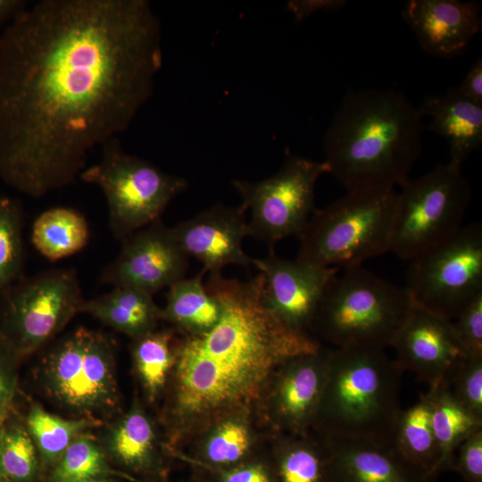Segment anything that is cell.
Returning a JSON list of instances; mask_svg holds the SVG:
<instances>
[{
    "mask_svg": "<svg viewBox=\"0 0 482 482\" xmlns=\"http://www.w3.org/2000/svg\"><path fill=\"white\" fill-rule=\"evenodd\" d=\"M428 129L441 136L449 147V163L461 167L482 145V105L461 96L456 87L427 96L418 106Z\"/></svg>",
    "mask_w": 482,
    "mask_h": 482,
    "instance_id": "d6986e66",
    "label": "cell"
},
{
    "mask_svg": "<svg viewBox=\"0 0 482 482\" xmlns=\"http://www.w3.org/2000/svg\"><path fill=\"white\" fill-rule=\"evenodd\" d=\"M412 306L399 287L357 265L330 279L312 320L335 348L391 346Z\"/></svg>",
    "mask_w": 482,
    "mask_h": 482,
    "instance_id": "5b68a950",
    "label": "cell"
},
{
    "mask_svg": "<svg viewBox=\"0 0 482 482\" xmlns=\"http://www.w3.org/2000/svg\"><path fill=\"white\" fill-rule=\"evenodd\" d=\"M11 408L12 407L0 409V428H2L4 425L6 420L10 416Z\"/></svg>",
    "mask_w": 482,
    "mask_h": 482,
    "instance_id": "b9f144b4",
    "label": "cell"
},
{
    "mask_svg": "<svg viewBox=\"0 0 482 482\" xmlns=\"http://www.w3.org/2000/svg\"><path fill=\"white\" fill-rule=\"evenodd\" d=\"M245 207L218 204L170 228L172 235L189 257L200 261L209 273H219L229 264L253 266L242 247L248 237Z\"/></svg>",
    "mask_w": 482,
    "mask_h": 482,
    "instance_id": "2e32d148",
    "label": "cell"
},
{
    "mask_svg": "<svg viewBox=\"0 0 482 482\" xmlns=\"http://www.w3.org/2000/svg\"><path fill=\"white\" fill-rule=\"evenodd\" d=\"M396 192L390 248L411 261L455 234L463 225L471 188L461 167L438 164Z\"/></svg>",
    "mask_w": 482,
    "mask_h": 482,
    "instance_id": "9c48e42d",
    "label": "cell"
},
{
    "mask_svg": "<svg viewBox=\"0 0 482 482\" xmlns=\"http://www.w3.org/2000/svg\"><path fill=\"white\" fill-rule=\"evenodd\" d=\"M453 470L457 471L464 482H482V428L459 445Z\"/></svg>",
    "mask_w": 482,
    "mask_h": 482,
    "instance_id": "d590c367",
    "label": "cell"
},
{
    "mask_svg": "<svg viewBox=\"0 0 482 482\" xmlns=\"http://www.w3.org/2000/svg\"><path fill=\"white\" fill-rule=\"evenodd\" d=\"M431 423L438 447V461L435 478L453 470L459 445L472 433L482 428L477 419L452 394L446 381L429 386Z\"/></svg>",
    "mask_w": 482,
    "mask_h": 482,
    "instance_id": "7402d4cb",
    "label": "cell"
},
{
    "mask_svg": "<svg viewBox=\"0 0 482 482\" xmlns=\"http://www.w3.org/2000/svg\"><path fill=\"white\" fill-rule=\"evenodd\" d=\"M325 173H328L325 162L287 154L272 176L255 182L233 180L242 204L251 214L248 237L270 248L285 237H299L315 210L316 183Z\"/></svg>",
    "mask_w": 482,
    "mask_h": 482,
    "instance_id": "7c38bea8",
    "label": "cell"
},
{
    "mask_svg": "<svg viewBox=\"0 0 482 482\" xmlns=\"http://www.w3.org/2000/svg\"><path fill=\"white\" fill-rule=\"evenodd\" d=\"M154 437L150 420L134 408L111 425L102 443L118 462L133 470H146L154 462Z\"/></svg>",
    "mask_w": 482,
    "mask_h": 482,
    "instance_id": "484cf974",
    "label": "cell"
},
{
    "mask_svg": "<svg viewBox=\"0 0 482 482\" xmlns=\"http://www.w3.org/2000/svg\"><path fill=\"white\" fill-rule=\"evenodd\" d=\"M402 17L420 46L438 58L462 54L482 29L480 6L458 0H409Z\"/></svg>",
    "mask_w": 482,
    "mask_h": 482,
    "instance_id": "e0dca14e",
    "label": "cell"
},
{
    "mask_svg": "<svg viewBox=\"0 0 482 482\" xmlns=\"http://www.w3.org/2000/svg\"><path fill=\"white\" fill-rule=\"evenodd\" d=\"M5 480H6V478H4V477H2V476L0 475V482H6Z\"/></svg>",
    "mask_w": 482,
    "mask_h": 482,
    "instance_id": "f6af8a7d",
    "label": "cell"
},
{
    "mask_svg": "<svg viewBox=\"0 0 482 482\" xmlns=\"http://www.w3.org/2000/svg\"><path fill=\"white\" fill-rule=\"evenodd\" d=\"M80 312L137 338L153 331L160 319L161 309L150 294L131 287H114L111 292L85 300Z\"/></svg>",
    "mask_w": 482,
    "mask_h": 482,
    "instance_id": "44dd1931",
    "label": "cell"
},
{
    "mask_svg": "<svg viewBox=\"0 0 482 482\" xmlns=\"http://www.w3.org/2000/svg\"><path fill=\"white\" fill-rule=\"evenodd\" d=\"M170 342V332L151 331L137 337L133 345L136 368L151 397L164 386L169 370L175 362Z\"/></svg>",
    "mask_w": 482,
    "mask_h": 482,
    "instance_id": "f1b7e54d",
    "label": "cell"
},
{
    "mask_svg": "<svg viewBox=\"0 0 482 482\" xmlns=\"http://www.w3.org/2000/svg\"><path fill=\"white\" fill-rule=\"evenodd\" d=\"M263 276V295L268 306L286 323L307 332L320 300L330 279L339 271L297 259L278 256L270 248L266 257L253 259Z\"/></svg>",
    "mask_w": 482,
    "mask_h": 482,
    "instance_id": "9a60e30c",
    "label": "cell"
},
{
    "mask_svg": "<svg viewBox=\"0 0 482 482\" xmlns=\"http://www.w3.org/2000/svg\"><path fill=\"white\" fill-rule=\"evenodd\" d=\"M203 269L193 278H183L168 287L166 305L160 318L190 331L203 333L212 328L220 315V304L203 282Z\"/></svg>",
    "mask_w": 482,
    "mask_h": 482,
    "instance_id": "d4e9b609",
    "label": "cell"
},
{
    "mask_svg": "<svg viewBox=\"0 0 482 482\" xmlns=\"http://www.w3.org/2000/svg\"><path fill=\"white\" fill-rule=\"evenodd\" d=\"M110 473L105 453L95 438L79 436L67 448L55 466L54 482L106 478Z\"/></svg>",
    "mask_w": 482,
    "mask_h": 482,
    "instance_id": "1f68e13d",
    "label": "cell"
},
{
    "mask_svg": "<svg viewBox=\"0 0 482 482\" xmlns=\"http://www.w3.org/2000/svg\"><path fill=\"white\" fill-rule=\"evenodd\" d=\"M71 482H110L106 478H86L80 480H75Z\"/></svg>",
    "mask_w": 482,
    "mask_h": 482,
    "instance_id": "7bdbcfd3",
    "label": "cell"
},
{
    "mask_svg": "<svg viewBox=\"0 0 482 482\" xmlns=\"http://www.w3.org/2000/svg\"><path fill=\"white\" fill-rule=\"evenodd\" d=\"M29 5L25 0H0V29H5Z\"/></svg>",
    "mask_w": 482,
    "mask_h": 482,
    "instance_id": "60d3db41",
    "label": "cell"
},
{
    "mask_svg": "<svg viewBox=\"0 0 482 482\" xmlns=\"http://www.w3.org/2000/svg\"><path fill=\"white\" fill-rule=\"evenodd\" d=\"M205 287L219 301L220 315L175 352L176 406L184 417L249 403L285 363L321 347L268 306L261 272L245 281L210 273Z\"/></svg>",
    "mask_w": 482,
    "mask_h": 482,
    "instance_id": "7a4b0ae2",
    "label": "cell"
},
{
    "mask_svg": "<svg viewBox=\"0 0 482 482\" xmlns=\"http://www.w3.org/2000/svg\"><path fill=\"white\" fill-rule=\"evenodd\" d=\"M187 268L188 256L160 219L124 239L119 254L103 270L100 278L104 284L154 295L185 278Z\"/></svg>",
    "mask_w": 482,
    "mask_h": 482,
    "instance_id": "4fadbf2b",
    "label": "cell"
},
{
    "mask_svg": "<svg viewBox=\"0 0 482 482\" xmlns=\"http://www.w3.org/2000/svg\"><path fill=\"white\" fill-rule=\"evenodd\" d=\"M467 356H482V295L470 302L453 320Z\"/></svg>",
    "mask_w": 482,
    "mask_h": 482,
    "instance_id": "e575fe53",
    "label": "cell"
},
{
    "mask_svg": "<svg viewBox=\"0 0 482 482\" xmlns=\"http://www.w3.org/2000/svg\"><path fill=\"white\" fill-rule=\"evenodd\" d=\"M328 482H433L404 460L392 445L345 437H326Z\"/></svg>",
    "mask_w": 482,
    "mask_h": 482,
    "instance_id": "ac0fdd59",
    "label": "cell"
},
{
    "mask_svg": "<svg viewBox=\"0 0 482 482\" xmlns=\"http://www.w3.org/2000/svg\"><path fill=\"white\" fill-rule=\"evenodd\" d=\"M89 236L88 223L80 212L56 206L36 218L30 240L38 253L55 262L80 252L87 245Z\"/></svg>",
    "mask_w": 482,
    "mask_h": 482,
    "instance_id": "603a6c76",
    "label": "cell"
},
{
    "mask_svg": "<svg viewBox=\"0 0 482 482\" xmlns=\"http://www.w3.org/2000/svg\"><path fill=\"white\" fill-rule=\"evenodd\" d=\"M391 445L404 460L435 478L439 453L427 394L401 411Z\"/></svg>",
    "mask_w": 482,
    "mask_h": 482,
    "instance_id": "cb8c5ba5",
    "label": "cell"
},
{
    "mask_svg": "<svg viewBox=\"0 0 482 482\" xmlns=\"http://www.w3.org/2000/svg\"><path fill=\"white\" fill-rule=\"evenodd\" d=\"M162 65L147 0H41L0 36V179L33 198L73 183L125 131Z\"/></svg>",
    "mask_w": 482,
    "mask_h": 482,
    "instance_id": "6da1fadb",
    "label": "cell"
},
{
    "mask_svg": "<svg viewBox=\"0 0 482 482\" xmlns=\"http://www.w3.org/2000/svg\"><path fill=\"white\" fill-rule=\"evenodd\" d=\"M37 448L25 426L11 414L4 425L0 475L12 482H29L37 471Z\"/></svg>",
    "mask_w": 482,
    "mask_h": 482,
    "instance_id": "4dcf8cb0",
    "label": "cell"
},
{
    "mask_svg": "<svg viewBox=\"0 0 482 482\" xmlns=\"http://www.w3.org/2000/svg\"><path fill=\"white\" fill-rule=\"evenodd\" d=\"M219 478V482H277L276 472L257 462L233 466Z\"/></svg>",
    "mask_w": 482,
    "mask_h": 482,
    "instance_id": "74e56055",
    "label": "cell"
},
{
    "mask_svg": "<svg viewBox=\"0 0 482 482\" xmlns=\"http://www.w3.org/2000/svg\"><path fill=\"white\" fill-rule=\"evenodd\" d=\"M114 339L79 327L54 343L40 364L47 395L76 418L98 420L118 405Z\"/></svg>",
    "mask_w": 482,
    "mask_h": 482,
    "instance_id": "52a82bcc",
    "label": "cell"
},
{
    "mask_svg": "<svg viewBox=\"0 0 482 482\" xmlns=\"http://www.w3.org/2000/svg\"><path fill=\"white\" fill-rule=\"evenodd\" d=\"M328 365L329 351H323L321 347L283 365L276 401L279 415L288 426L301 429L316 418Z\"/></svg>",
    "mask_w": 482,
    "mask_h": 482,
    "instance_id": "ffe728a7",
    "label": "cell"
},
{
    "mask_svg": "<svg viewBox=\"0 0 482 482\" xmlns=\"http://www.w3.org/2000/svg\"><path fill=\"white\" fill-rule=\"evenodd\" d=\"M329 453L326 437L321 445L291 444L279 453L277 482H328Z\"/></svg>",
    "mask_w": 482,
    "mask_h": 482,
    "instance_id": "f546056e",
    "label": "cell"
},
{
    "mask_svg": "<svg viewBox=\"0 0 482 482\" xmlns=\"http://www.w3.org/2000/svg\"><path fill=\"white\" fill-rule=\"evenodd\" d=\"M20 361L12 346L0 337V409L12 406L17 388Z\"/></svg>",
    "mask_w": 482,
    "mask_h": 482,
    "instance_id": "8d00e7d4",
    "label": "cell"
},
{
    "mask_svg": "<svg viewBox=\"0 0 482 482\" xmlns=\"http://www.w3.org/2000/svg\"><path fill=\"white\" fill-rule=\"evenodd\" d=\"M3 434H4V426L0 428V453H1V447H2Z\"/></svg>",
    "mask_w": 482,
    "mask_h": 482,
    "instance_id": "ee69618b",
    "label": "cell"
},
{
    "mask_svg": "<svg viewBox=\"0 0 482 482\" xmlns=\"http://www.w3.org/2000/svg\"><path fill=\"white\" fill-rule=\"evenodd\" d=\"M250 446L248 431L242 424H222L206 445L205 459L213 466L227 467L243 460Z\"/></svg>",
    "mask_w": 482,
    "mask_h": 482,
    "instance_id": "d6a6232c",
    "label": "cell"
},
{
    "mask_svg": "<svg viewBox=\"0 0 482 482\" xmlns=\"http://www.w3.org/2000/svg\"><path fill=\"white\" fill-rule=\"evenodd\" d=\"M424 129L418 106L400 91H348L323 138L328 173L346 192L402 187L421 154Z\"/></svg>",
    "mask_w": 482,
    "mask_h": 482,
    "instance_id": "3957f363",
    "label": "cell"
},
{
    "mask_svg": "<svg viewBox=\"0 0 482 482\" xmlns=\"http://www.w3.org/2000/svg\"><path fill=\"white\" fill-rule=\"evenodd\" d=\"M445 381L453 396L482 421V356H467Z\"/></svg>",
    "mask_w": 482,
    "mask_h": 482,
    "instance_id": "836d02e7",
    "label": "cell"
},
{
    "mask_svg": "<svg viewBox=\"0 0 482 482\" xmlns=\"http://www.w3.org/2000/svg\"><path fill=\"white\" fill-rule=\"evenodd\" d=\"M101 420L87 418L65 419L32 404L25 426L45 462L57 464L69 445Z\"/></svg>",
    "mask_w": 482,
    "mask_h": 482,
    "instance_id": "4316f807",
    "label": "cell"
},
{
    "mask_svg": "<svg viewBox=\"0 0 482 482\" xmlns=\"http://www.w3.org/2000/svg\"><path fill=\"white\" fill-rule=\"evenodd\" d=\"M402 370L385 349L329 350V365L317 420L324 437L391 445L400 405Z\"/></svg>",
    "mask_w": 482,
    "mask_h": 482,
    "instance_id": "277c9868",
    "label": "cell"
},
{
    "mask_svg": "<svg viewBox=\"0 0 482 482\" xmlns=\"http://www.w3.org/2000/svg\"><path fill=\"white\" fill-rule=\"evenodd\" d=\"M24 220L22 203L0 193V295L24 276Z\"/></svg>",
    "mask_w": 482,
    "mask_h": 482,
    "instance_id": "83f0119b",
    "label": "cell"
},
{
    "mask_svg": "<svg viewBox=\"0 0 482 482\" xmlns=\"http://www.w3.org/2000/svg\"><path fill=\"white\" fill-rule=\"evenodd\" d=\"M391 347L402 371L432 386L445 380L467 357L453 321L412 304Z\"/></svg>",
    "mask_w": 482,
    "mask_h": 482,
    "instance_id": "5bb4252c",
    "label": "cell"
},
{
    "mask_svg": "<svg viewBox=\"0 0 482 482\" xmlns=\"http://www.w3.org/2000/svg\"><path fill=\"white\" fill-rule=\"evenodd\" d=\"M84 301L74 269L23 276L0 295V337L21 360L59 334Z\"/></svg>",
    "mask_w": 482,
    "mask_h": 482,
    "instance_id": "30bf717a",
    "label": "cell"
},
{
    "mask_svg": "<svg viewBox=\"0 0 482 482\" xmlns=\"http://www.w3.org/2000/svg\"><path fill=\"white\" fill-rule=\"evenodd\" d=\"M464 97L482 105V59L479 57L470 68L461 83L456 87Z\"/></svg>",
    "mask_w": 482,
    "mask_h": 482,
    "instance_id": "f35d334b",
    "label": "cell"
},
{
    "mask_svg": "<svg viewBox=\"0 0 482 482\" xmlns=\"http://www.w3.org/2000/svg\"><path fill=\"white\" fill-rule=\"evenodd\" d=\"M405 287L411 303L453 321L482 295V226L455 234L412 259Z\"/></svg>",
    "mask_w": 482,
    "mask_h": 482,
    "instance_id": "8fae6325",
    "label": "cell"
},
{
    "mask_svg": "<svg viewBox=\"0 0 482 482\" xmlns=\"http://www.w3.org/2000/svg\"><path fill=\"white\" fill-rule=\"evenodd\" d=\"M345 4L346 1L344 0H305L290 1L287 7L295 20L300 21L318 10L336 11Z\"/></svg>",
    "mask_w": 482,
    "mask_h": 482,
    "instance_id": "ab89813d",
    "label": "cell"
},
{
    "mask_svg": "<svg viewBox=\"0 0 482 482\" xmlns=\"http://www.w3.org/2000/svg\"><path fill=\"white\" fill-rule=\"evenodd\" d=\"M395 196V189L348 191L315 209L299 236L296 259L344 270L389 252Z\"/></svg>",
    "mask_w": 482,
    "mask_h": 482,
    "instance_id": "8992f818",
    "label": "cell"
},
{
    "mask_svg": "<svg viewBox=\"0 0 482 482\" xmlns=\"http://www.w3.org/2000/svg\"><path fill=\"white\" fill-rule=\"evenodd\" d=\"M102 146L98 162L85 168L80 179L104 193L109 226L122 242L134 232L161 219V215L187 182L165 173L150 162L123 151L114 137Z\"/></svg>",
    "mask_w": 482,
    "mask_h": 482,
    "instance_id": "ba28073f",
    "label": "cell"
}]
</instances>
